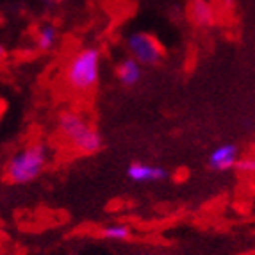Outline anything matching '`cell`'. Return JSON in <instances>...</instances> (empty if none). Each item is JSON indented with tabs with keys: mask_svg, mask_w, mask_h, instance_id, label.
I'll return each instance as SVG.
<instances>
[{
	"mask_svg": "<svg viewBox=\"0 0 255 255\" xmlns=\"http://www.w3.org/2000/svg\"><path fill=\"white\" fill-rule=\"evenodd\" d=\"M41 2L47 5V7H48V5H54L55 4V0H41Z\"/></svg>",
	"mask_w": 255,
	"mask_h": 255,
	"instance_id": "12",
	"label": "cell"
},
{
	"mask_svg": "<svg viewBox=\"0 0 255 255\" xmlns=\"http://www.w3.org/2000/svg\"><path fill=\"white\" fill-rule=\"evenodd\" d=\"M102 236L113 241H125L130 238V227L125 223H111L102 229Z\"/></svg>",
	"mask_w": 255,
	"mask_h": 255,
	"instance_id": "10",
	"label": "cell"
},
{
	"mask_svg": "<svg viewBox=\"0 0 255 255\" xmlns=\"http://www.w3.org/2000/svg\"><path fill=\"white\" fill-rule=\"evenodd\" d=\"M100 52L93 47H86L77 50L70 57L64 68L66 84L77 93H88L95 90L100 79Z\"/></svg>",
	"mask_w": 255,
	"mask_h": 255,
	"instance_id": "1",
	"label": "cell"
},
{
	"mask_svg": "<svg viewBox=\"0 0 255 255\" xmlns=\"http://www.w3.org/2000/svg\"><path fill=\"white\" fill-rule=\"evenodd\" d=\"M61 136L68 141L70 146L82 153H93L102 148V136L93 125L75 111H64L57 120Z\"/></svg>",
	"mask_w": 255,
	"mask_h": 255,
	"instance_id": "3",
	"label": "cell"
},
{
	"mask_svg": "<svg viewBox=\"0 0 255 255\" xmlns=\"http://www.w3.org/2000/svg\"><path fill=\"white\" fill-rule=\"evenodd\" d=\"M48 161L47 146L41 143L23 146L9 157L5 164V177L13 184H29L43 173Z\"/></svg>",
	"mask_w": 255,
	"mask_h": 255,
	"instance_id": "2",
	"label": "cell"
},
{
	"mask_svg": "<svg viewBox=\"0 0 255 255\" xmlns=\"http://www.w3.org/2000/svg\"><path fill=\"white\" fill-rule=\"evenodd\" d=\"M238 170L243 173H255V157H245L239 159Z\"/></svg>",
	"mask_w": 255,
	"mask_h": 255,
	"instance_id": "11",
	"label": "cell"
},
{
	"mask_svg": "<svg viewBox=\"0 0 255 255\" xmlns=\"http://www.w3.org/2000/svg\"><path fill=\"white\" fill-rule=\"evenodd\" d=\"M55 43H57V29L52 23H45L39 27L36 32V47L39 50L47 52L55 47Z\"/></svg>",
	"mask_w": 255,
	"mask_h": 255,
	"instance_id": "9",
	"label": "cell"
},
{
	"mask_svg": "<svg viewBox=\"0 0 255 255\" xmlns=\"http://www.w3.org/2000/svg\"><path fill=\"white\" fill-rule=\"evenodd\" d=\"M238 162H239V150L238 146L230 145V143H225V145L214 148L213 153L209 155V166L216 171H227L230 168L238 166Z\"/></svg>",
	"mask_w": 255,
	"mask_h": 255,
	"instance_id": "5",
	"label": "cell"
},
{
	"mask_svg": "<svg viewBox=\"0 0 255 255\" xmlns=\"http://www.w3.org/2000/svg\"><path fill=\"white\" fill-rule=\"evenodd\" d=\"M187 14L196 27H209L216 21V9L209 0H191Z\"/></svg>",
	"mask_w": 255,
	"mask_h": 255,
	"instance_id": "6",
	"label": "cell"
},
{
	"mask_svg": "<svg viewBox=\"0 0 255 255\" xmlns=\"http://www.w3.org/2000/svg\"><path fill=\"white\" fill-rule=\"evenodd\" d=\"M125 45L130 57H134L141 66H153L164 57L162 45L148 32H132L127 36Z\"/></svg>",
	"mask_w": 255,
	"mask_h": 255,
	"instance_id": "4",
	"label": "cell"
},
{
	"mask_svg": "<svg viewBox=\"0 0 255 255\" xmlns=\"http://www.w3.org/2000/svg\"><path fill=\"white\" fill-rule=\"evenodd\" d=\"M128 179L134 182H159L166 179V170L161 166L143 164V162H134L127 170Z\"/></svg>",
	"mask_w": 255,
	"mask_h": 255,
	"instance_id": "7",
	"label": "cell"
},
{
	"mask_svg": "<svg viewBox=\"0 0 255 255\" xmlns=\"http://www.w3.org/2000/svg\"><path fill=\"white\" fill-rule=\"evenodd\" d=\"M116 77H118L120 84L127 86V88L137 84L141 79V64L134 57L120 61V64L116 66Z\"/></svg>",
	"mask_w": 255,
	"mask_h": 255,
	"instance_id": "8",
	"label": "cell"
}]
</instances>
